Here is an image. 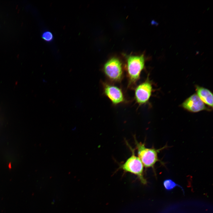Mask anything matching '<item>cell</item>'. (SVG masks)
<instances>
[{
  "label": "cell",
  "mask_w": 213,
  "mask_h": 213,
  "mask_svg": "<svg viewBox=\"0 0 213 213\" xmlns=\"http://www.w3.org/2000/svg\"><path fill=\"white\" fill-rule=\"evenodd\" d=\"M131 152V155L119 167L120 169L125 172H129L137 176L140 182L143 185L147 183V181L144 176V166L141 161L137 156L135 153V149L127 143Z\"/></svg>",
  "instance_id": "1"
},
{
  "label": "cell",
  "mask_w": 213,
  "mask_h": 213,
  "mask_svg": "<svg viewBox=\"0 0 213 213\" xmlns=\"http://www.w3.org/2000/svg\"><path fill=\"white\" fill-rule=\"evenodd\" d=\"M126 71L128 85L135 84L140 78L145 67V59L143 54L130 55L127 57Z\"/></svg>",
  "instance_id": "2"
},
{
  "label": "cell",
  "mask_w": 213,
  "mask_h": 213,
  "mask_svg": "<svg viewBox=\"0 0 213 213\" xmlns=\"http://www.w3.org/2000/svg\"><path fill=\"white\" fill-rule=\"evenodd\" d=\"M135 149L137 150L138 157L146 168H154L156 163L159 160L158 154L161 150L166 148L165 146L159 149L154 148H148L145 144L138 142L134 137Z\"/></svg>",
  "instance_id": "3"
},
{
  "label": "cell",
  "mask_w": 213,
  "mask_h": 213,
  "mask_svg": "<svg viewBox=\"0 0 213 213\" xmlns=\"http://www.w3.org/2000/svg\"><path fill=\"white\" fill-rule=\"evenodd\" d=\"M103 71L106 78L112 82H120L123 78L122 63L117 58L114 57L109 59L104 64Z\"/></svg>",
  "instance_id": "4"
},
{
  "label": "cell",
  "mask_w": 213,
  "mask_h": 213,
  "mask_svg": "<svg viewBox=\"0 0 213 213\" xmlns=\"http://www.w3.org/2000/svg\"><path fill=\"white\" fill-rule=\"evenodd\" d=\"M104 95L110 101L112 104L116 105L126 101L122 90L120 88L106 82H103Z\"/></svg>",
  "instance_id": "5"
},
{
  "label": "cell",
  "mask_w": 213,
  "mask_h": 213,
  "mask_svg": "<svg viewBox=\"0 0 213 213\" xmlns=\"http://www.w3.org/2000/svg\"><path fill=\"white\" fill-rule=\"evenodd\" d=\"M153 90L151 83L147 78L137 85L134 89V99L139 105L146 104L149 101Z\"/></svg>",
  "instance_id": "6"
},
{
  "label": "cell",
  "mask_w": 213,
  "mask_h": 213,
  "mask_svg": "<svg viewBox=\"0 0 213 213\" xmlns=\"http://www.w3.org/2000/svg\"><path fill=\"white\" fill-rule=\"evenodd\" d=\"M185 109L193 112H197L207 109L205 104L196 94L191 95L182 104Z\"/></svg>",
  "instance_id": "7"
},
{
  "label": "cell",
  "mask_w": 213,
  "mask_h": 213,
  "mask_svg": "<svg viewBox=\"0 0 213 213\" xmlns=\"http://www.w3.org/2000/svg\"><path fill=\"white\" fill-rule=\"evenodd\" d=\"M196 91L197 95L205 104L212 107L213 94L211 92L204 88L197 86Z\"/></svg>",
  "instance_id": "8"
},
{
  "label": "cell",
  "mask_w": 213,
  "mask_h": 213,
  "mask_svg": "<svg viewBox=\"0 0 213 213\" xmlns=\"http://www.w3.org/2000/svg\"><path fill=\"white\" fill-rule=\"evenodd\" d=\"M163 186L165 189L167 191H170L176 187L178 186L183 191V193L184 191L183 187L180 185L177 184L175 182L171 179H167L164 180L163 182Z\"/></svg>",
  "instance_id": "9"
},
{
  "label": "cell",
  "mask_w": 213,
  "mask_h": 213,
  "mask_svg": "<svg viewBox=\"0 0 213 213\" xmlns=\"http://www.w3.org/2000/svg\"><path fill=\"white\" fill-rule=\"evenodd\" d=\"M41 37L43 39L47 42H51L54 38L52 33L49 31H46L42 33Z\"/></svg>",
  "instance_id": "10"
}]
</instances>
